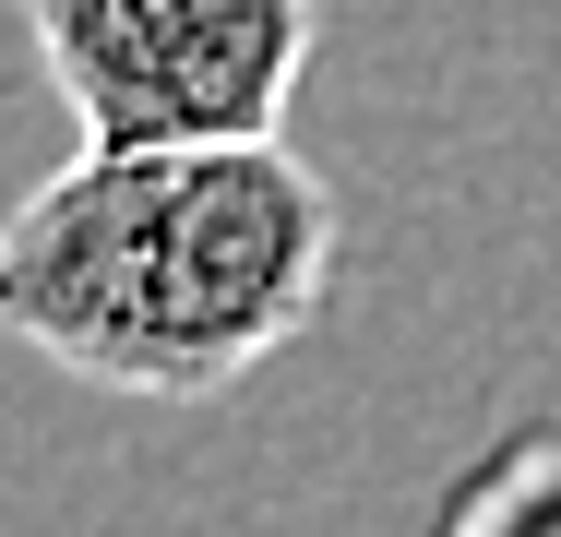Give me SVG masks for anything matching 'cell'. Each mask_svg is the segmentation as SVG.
I'll use <instances>...</instances> for the list:
<instances>
[{"mask_svg":"<svg viewBox=\"0 0 561 537\" xmlns=\"http://www.w3.org/2000/svg\"><path fill=\"white\" fill-rule=\"evenodd\" d=\"M335 239V180L287 132L72 156L0 227V334L72 382L204 407L323 322Z\"/></svg>","mask_w":561,"mask_h":537,"instance_id":"6da1fadb","label":"cell"},{"mask_svg":"<svg viewBox=\"0 0 561 537\" xmlns=\"http://www.w3.org/2000/svg\"><path fill=\"white\" fill-rule=\"evenodd\" d=\"M24 24L84 156H144L287 132L323 0H24Z\"/></svg>","mask_w":561,"mask_h":537,"instance_id":"7a4b0ae2","label":"cell"}]
</instances>
